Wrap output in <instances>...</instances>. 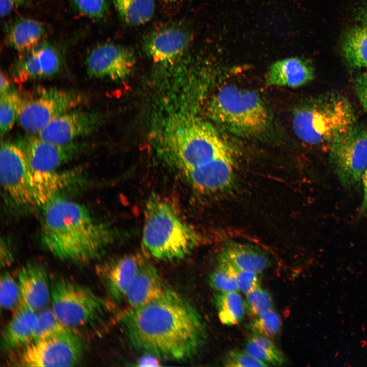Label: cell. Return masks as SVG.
<instances>
[{
    "instance_id": "6da1fadb",
    "label": "cell",
    "mask_w": 367,
    "mask_h": 367,
    "mask_svg": "<svg viewBox=\"0 0 367 367\" xmlns=\"http://www.w3.org/2000/svg\"><path fill=\"white\" fill-rule=\"evenodd\" d=\"M121 325L133 347L169 360L191 358L203 347L207 338L199 313L170 289L150 303L130 308L122 316Z\"/></svg>"
},
{
    "instance_id": "7a4b0ae2",
    "label": "cell",
    "mask_w": 367,
    "mask_h": 367,
    "mask_svg": "<svg viewBox=\"0 0 367 367\" xmlns=\"http://www.w3.org/2000/svg\"><path fill=\"white\" fill-rule=\"evenodd\" d=\"M42 208L41 243L61 260L90 262L99 257L115 240V231L78 202L54 196Z\"/></svg>"
},
{
    "instance_id": "3957f363",
    "label": "cell",
    "mask_w": 367,
    "mask_h": 367,
    "mask_svg": "<svg viewBox=\"0 0 367 367\" xmlns=\"http://www.w3.org/2000/svg\"><path fill=\"white\" fill-rule=\"evenodd\" d=\"M168 140L167 159L190 186L205 166L230 152L211 123L195 117L175 122L169 130Z\"/></svg>"
},
{
    "instance_id": "277c9868",
    "label": "cell",
    "mask_w": 367,
    "mask_h": 367,
    "mask_svg": "<svg viewBox=\"0 0 367 367\" xmlns=\"http://www.w3.org/2000/svg\"><path fill=\"white\" fill-rule=\"evenodd\" d=\"M142 243L144 251L159 260L187 256L200 243V235L167 201L156 196L145 205Z\"/></svg>"
},
{
    "instance_id": "5b68a950",
    "label": "cell",
    "mask_w": 367,
    "mask_h": 367,
    "mask_svg": "<svg viewBox=\"0 0 367 367\" xmlns=\"http://www.w3.org/2000/svg\"><path fill=\"white\" fill-rule=\"evenodd\" d=\"M292 124L295 133L303 142L313 145H331L356 124V118L346 97L329 94L298 107L294 112Z\"/></svg>"
},
{
    "instance_id": "8992f818",
    "label": "cell",
    "mask_w": 367,
    "mask_h": 367,
    "mask_svg": "<svg viewBox=\"0 0 367 367\" xmlns=\"http://www.w3.org/2000/svg\"><path fill=\"white\" fill-rule=\"evenodd\" d=\"M208 111L217 124L240 137H257L269 126L267 107L253 90L233 85L224 86L214 96Z\"/></svg>"
},
{
    "instance_id": "52a82bcc",
    "label": "cell",
    "mask_w": 367,
    "mask_h": 367,
    "mask_svg": "<svg viewBox=\"0 0 367 367\" xmlns=\"http://www.w3.org/2000/svg\"><path fill=\"white\" fill-rule=\"evenodd\" d=\"M52 310L66 326L75 328L102 321L107 302L89 287L63 277L50 284Z\"/></svg>"
},
{
    "instance_id": "ba28073f",
    "label": "cell",
    "mask_w": 367,
    "mask_h": 367,
    "mask_svg": "<svg viewBox=\"0 0 367 367\" xmlns=\"http://www.w3.org/2000/svg\"><path fill=\"white\" fill-rule=\"evenodd\" d=\"M330 163L343 187L359 188L367 167V130L355 124L330 145Z\"/></svg>"
},
{
    "instance_id": "9c48e42d",
    "label": "cell",
    "mask_w": 367,
    "mask_h": 367,
    "mask_svg": "<svg viewBox=\"0 0 367 367\" xmlns=\"http://www.w3.org/2000/svg\"><path fill=\"white\" fill-rule=\"evenodd\" d=\"M13 363L20 366H70L81 359L84 346L72 330L32 341L17 349Z\"/></svg>"
},
{
    "instance_id": "30bf717a",
    "label": "cell",
    "mask_w": 367,
    "mask_h": 367,
    "mask_svg": "<svg viewBox=\"0 0 367 367\" xmlns=\"http://www.w3.org/2000/svg\"><path fill=\"white\" fill-rule=\"evenodd\" d=\"M0 176L4 198L8 204L18 208L39 206L30 168L16 144L1 142Z\"/></svg>"
},
{
    "instance_id": "8fae6325",
    "label": "cell",
    "mask_w": 367,
    "mask_h": 367,
    "mask_svg": "<svg viewBox=\"0 0 367 367\" xmlns=\"http://www.w3.org/2000/svg\"><path fill=\"white\" fill-rule=\"evenodd\" d=\"M85 101V97L77 92L41 90L36 97L23 100L18 120L26 132L38 134L52 120L78 108Z\"/></svg>"
},
{
    "instance_id": "7c38bea8",
    "label": "cell",
    "mask_w": 367,
    "mask_h": 367,
    "mask_svg": "<svg viewBox=\"0 0 367 367\" xmlns=\"http://www.w3.org/2000/svg\"><path fill=\"white\" fill-rule=\"evenodd\" d=\"M16 144L25 157L32 178L56 172L57 168L78 155L84 148L73 142L56 144L33 136L21 137Z\"/></svg>"
},
{
    "instance_id": "4fadbf2b",
    "label": "cell",
    "mask_w": 367,
    "mask_h": 367,
    "mask_svg": "<svg viewBox=\"0 0 367 367\" xmlns=\"http://www.w3.org/2000/svg\"><path fill=\"white\" fill-rule=\"evenodd\" d=\"M135 62V54L130 47L114 43H101L89 53L87 72L90 77L120 80L130 74Z\"/></svg>"
},
{
    "instance_id": "5bb4252c",
    "label": "cell",
    "mask_w": 367,
    "mask_h": 367,
    "mask_svg": "<svg viewBox=\"0 0 367 367\" xmlns=\"http://www.w3.org/2000/svg\"><path fill=\"white\" fill-rule=\"evenodd\" d=\"M192 32L187 25L180 23L167 24L148 33L142 41V48L155 63H172L188 49Z\"/></svg>"
},
{
    "instance_id": "9a60e30c",
    "label": "cell",
    "mask_w": 367,
    "mask_h": 367,
    "mask_svg": "<svg viewBox=\"0 0 367 367\" xmlns=\"http://www.w3.org/2000/svg\"><path fill=\"white\" fill-rule=\"evenodd\" d=\"M101 122V117L97 112L76 108L52 120L37 135L48 142L67 144L93 133Z\"/></svg>"
},
{
    "instance_id": "2e32d148",
    "label": "cell",
    "mask_w": 367,
    "mask_h": 367,
    "mask_svg": "<svg viewBox=\"0 0 367 367\" xmlns=\"http://www.w3.org/2000/svg\"><path fill=\"white\" fill-rule=\"evenodd\" d=\"M146 262L139 254H127L98 266L97 273L113 301L120 302L125 300L128 289Z\"/></svg>"
},
{
    "instance_id": "e0dca14e",
    "label": "cell",
    "mask_w": 367,
    "mask_h": 367,
    "mask_svg": "<svg viewBox=\"0 0 367 367\" xmlns=\"http://www.w3.org/2000/svg\"><path fill=\"white\" fill-rule=\"evenodd\" d=\"M17 283L20 303L37 311L42 310L51 300V290L47 273L41 265L30 263L18 271Z\"/></svg>"
},
{
    "instance_id": "ac0fdd59",
    "label": "cell",
    "mask_w": 367,
    "mask_h": 367,
    "mask_svg": "<svg viewBox=\"0 0 367 367\" xmlns=\"http://www.w3.org/2000/svg\"><path fill=\"white\" fill-rule=\"evenodd\" d=\"M314 69L306 60L297 57L284 58L274 62L265 75L268 86L297 88L311 82Z\"/></svg>"
},
{
    "instance_id": "d6986e66",
    "label": "cell",
    "mask_w": 367,
    "mask_h": 367,
    "mask_svg": "<svg viewBox=\"0 0 367 367\" xmlns=\"http://www.w3.org/2000/svg\"><path fill=\"white\" fill-rule=\"evenodd\" d=\"M231 153H225L205 166L199 173L191 188L204 195L221 192L231 184L234 162Z\"/></svg>"
},
{
    "instance_id": "ffe728a7",
    "label": "cell",
    "mask_w": 367,
    "mask_h": 367,
    "mask_svg": "<svg viewBox=\"0 0 367 367\" xmlns=\"http://www.w3.org/2000/svg\"><path fill=\"white\" fill-rule=\"evenodd\" d=\"M169 289L157 270L146 261L132 282L125 300L130 308L138 307L158 299Z\"/></svg>"
},
{
    "instance_id": "44dd1931",
    "label": "cell",
    "mask_w": 367,
    "mask_h": 367,
    "mask_svg": "<svg viewBox=\"0 0 367 367\" xmlns=\"http://www.w3.org/2000/svg\"><path fill=\"white\" fill-rule=\"evenodd\" d=\"M47 31V26L40 21L19 17L6 28V40L8 44L15 50L29 52L41 43Z\"/></svg>"
},
{
    "instance_id": "7402d4cb",
    "label": "cell",
    "mask_w": 367,
    "mask_h": 367,
    "mask_svg": "<svg viewBox=\"0 0 367 367\" xmlns=\"http://www.w3.org/2000/svg\"><path fill=\"white\" fill-rule=\"evenodd\" d=\"M36 311L19 304L6 326L2 337L4 350L18 349L31 342L37 318Z\"/></svg>"
},
{
    "instance_id": "603a6c76",
    "label": "cell",
    "mask_w": 367,
    "mask_h": 367,
    "mask_svg": "<svg viewBox=\"0 0 367 367\" xmlns=\"http://www.w3.org/2000/svg\"><path fill=\"white\" fill-rule=\"evenodd\" d=\"M222 258L234 266L249 271L260 273L269 266V259L256 249L241 244H231L220 254Z\"/></svg>"
},
{
    "instance_id": "cb8c5ba5",
    "label": "cell",
    "mask_w": 367,
    "mask_h": 367,
    "mask_svg": "<svg viewBox=\"0 0 367 367\" xmlns=\"http://www.w3.org/2000/svg\"><path fill=\"white\" fill-rule=\"evenodd\" d=\"M342 53L351 67L367 68V23L354 27L347 31L343 43Z\"/></svg>"
},
{
    "instance_id": "d4e9b609",
    "label": "cell",
    "mask_w": 367,
    "mask_h": 367,
    "mask_svg": "<svg viewBox=\"0 0 367 367\" xmlns=\"http://www.w3.org/2000/svg\"><path fill=\"white\" fill-rule=\"evenodd\" d=\"M120 19L126 24L137 26L147 22L153 16L154 0H112Z\"/></svg>"
},
{
    "instance_id": "484cf974",
    "label": "cell",
    "mask_w": 367,
    "mask_h": 367,
    "mask_svg": "<svg viewBox=\"0 0 367 367\" xmlns=\"http://www.w3.org/2000/svg\"><path fill=\"white\" fill-rule=\"evenodd\" d=\"M245 351L267 366H281L286 363L282 354L268 337L254 333L245 343Z\"/></svg>"
},
{
    "instance_id": "4316f807",
    "label": "cell",
    "mask_w": 367,
    "mask_h": 367,
    "mask_svg": "<svg viewBox=\"0 0 367 367\" xmlns=\"http://www.w3.org/2000/svg\"><path fill=\"white\" fill-rule=\"evenodd\" d=\"M215 303L219 319L226 325H234L244 318L245 303L237 292H221L215 296Z\"/></svg>"
},
{
    "instance_id": "83f0119b",
    "label": "cell",
    "mask_w": 367,
    "mask_h": 367,
    "mask_svg": "<svg viewBox=\"0 0 367 367\" xmlns=\"http://www.w3.org/2000/svg\"><path fill=\"white\" fill-rule=\"evenodd\" d=\"M49 69V62L46 55L37 45L29 51V55L22 61L19 75L23 80L46 77L48 76Z\"/></svg>"
},
{
    "instance_id": "f1b7e54d",
    "label": "cell",
    "mask_w": 367,
    "mask_h": 367,
    "mask_svg": "<svg viewBox=\"0 0 367 367\" xmlns=\"http://www.w3.org/2000/svg\"><path fill=\"white\" fill-rule=\"evenodd\" d=\"M72 329L64 325L52 309L44 308L37 314L31 342L67 332Z\"/></svg>"
},
{
    "instance_id": "f546056e",
    "label": "cell",
    "mask_w": 367,
    "mask_h": 367,
    "mask_svg": "<svg viewBox=\"0 0 367 367\" xmlns=\"http://www.w3.org/2000/svg\"><path fill=\"white\" fill-rule=\"evenodd\" d=\"M23 99L16 91H9L1 95L0 131L1 135L8 132L18 119Z\"/></svg>"
},
{
    "instance_id": "4dcf8cb0",
    "label": "cell",
    "mask_w": 367,
    "mask_h": 367,
    "mask_svg": "<svg viewBox=\"0 0 367 367\" xmlns=\"http://www.w3.org/2000/svg\"><path fill=\"white\" fill-rule=\"evenodd\" d=\"M218 265L233 277L239 290L242 292L246 294L259 286L260 279L258 273L240 269L219 257Z\"/></svg>"
},
{
    "instance_id": "1f68e13d",
    "label": "cell",
    "mask_w": 367,
    "mask_h": 367,
    "mask_svg": "<svg viewBox=\"0 0 367 367\" xmlns=\"http://www.w3.org/2000/svg\"><path fill=\"white\" fill-rule=\"evenodd\" d=\"M281 322L279 316L271 309L257 317L247 326L254 333L269 338L278 333L281 329Z\"/></svg>"
},
{
    "instance_id": "d6a6232c",
    "label": "cell",
    "mask_w": 367,
    "mask_h": 367,
    "mask_svg": "<svg viewBox=\"0 0 367 367\" xmlns=\"http://www.w3.org/2000/svg\"><path fill=\"white\" fill-rule=\"evenodd\" d=\"M244 303L246 313L255 317L272 309V306L270 294L260 286L246 293Z\"/></svg>"
},
{
    "instance_id": "836d02e7",
    "label": "cell",
    "mask_w": 367,
    "mask_h": 367,
    "mask_svg": "<svg viewBox=\"0 0 367 367\" xmlns=\"http://www.w3.org/2000/svg\"><path fill=\"white\" fill-rule=\"evenodd\" d=\"M0 303L1 308L6 310L12 309L20 303L18 283L9 273H4L1 277Z\"/></svg>"
},
{
    "instance_id": "e575fe53",
    "label": "cell",
    "mask_w": 367,
    "mask_h": 367,
    "mask_svg": "<svg viewBox=\"0 0 367 367\" xmlns=\"http://www.w3.org/2000/svg\"><path fill=\"white\" fill-rule=\"evenodd\" d=\"M82 15L93 20L104 17L109 10V0H71Z\"/></svg>"
},
{
    "instance_id": "d590c367",
    "label": "cell",
    "mask_w": 367,
    "mask_h": 367,
    "mask_svg": "<svg viewBox=\"0 0 367 367\" xmlns=\"http://www.w3.org/2000/svg\"><path fill=\"white\" fill-rule=\"evenodd\" d=\"M208 282L213 289L220 293L239 290L233 277L219 267L210 275Z\"/></svg>"
},
{
    "instance_id": "8d00e7d4",
    "label": "cell",
    "mask_w": 367,
    "mask_h": 367,
    "mask_svg": "<svg viewBox=\"0 0 367 367\" xmlns=\"http://www.w3.org/2000/svg\"><path fill=\"white\" fill-rule=\"evenodd\" d=\"M224 365L226 366H267L248 354L245 350H231L225 355Z\"/></svg>"
},
{
    "instance_id": "74e56055",
    "label": "cell",
    "mask_w": 367,
    "mask_h": 367,
    "mask_svg": "<svg viewBox=\"0 0 367 367\" xmlns=\"http://www.w3.org/2000/svg\"><path fill=\"white\" fill-rule=\"evenodd\" d=\"M354 86L360 103L367 111V72L360 74L356 78Z\"/></svg>"
},
{
    "instance_id": "f35d334b",
    "label": "cell",
    "mask_w": 367,
    "mask_h": 367,
    "mask_svg": "<svg viewBox=\"0 0 367 367\" xmlns=\"http://www.w3.org/2000/svg\"><path fill=\"white\" fill-rule=\"evenodd\" d=\"M28 0H0L1 17H5L14 10L24 6Z\"/></svg>"
},
{
    "instance_id": "ab89813d",
    "label": "cell",
    "mask_w": 367,
    "mask_h": 367,
    "mask_svg": "<svg viewBox=\"0 0 367 367\" xmlns=\"http://www.w3.org/2000/svg\"><path fill=\"white\" fill-rule=\"evenodd\" d=\"M159 358L156 357L149 354H146L138 361L139 366H159Z\"/></svg>"
},
{
    "instance_id": "60d3db41",
    "label": "cell",
    "mask_w": 367,
    "mask_h": 367,
    "mask_svg": "<svg viewBox=\"0 0 367 367\" xmlns=\"http://www.w3.org/2000/svg\"><path fill=\"white\" fill-rule=\"evenodd\" d=\"M361 181L362 182L364 194L359 213L362 214L367 209V167L362 175Z\"/></svg>"
},
{
    "instance_id": "b9f144b4",
    "label": "cell",
    "mask_w": 367,
    "mask_h": 367,
    "mask_svg": "<svg viewBox=\"0 0 367 367\" xmlns=\"http://www.w3.org/2000/svg\"><path fill=\"white\" fill-rule=\"evenodd\" d=\"M10 90V82L5 73L0 74V94H3Z\"/></svg>"
},
{
    "instance_id": "7bdbcfd3",
    "label": "cell",
    "mask_w": 367,
    "mask_h": 367,
    "mask_svg": "<svg viewBox=\"0 0 367 367\" xmlns=\"http://www.w3.org/2000/svg\"><path fill=\"white\" fill-rule=\"evenodd\" d=\"M163 1L166 2H167V3H173L178 1L179 0H163Z\"/></svg>"
},
{
    "instance_id": "ee69618b",
    "label": "cell",
    "mask_w": 367,
    "mask_h": 367,
    "mask_svg": "<svg viewBox=\"0 0 367 367\" xmlns=\"http://www.w3.org/2000/svg\"><path fill=\"white\" fill-rule=\"evenodd\" d=\"M365 23H367V19H366V22H365Z\"/></svg>"
}]
</instances>
